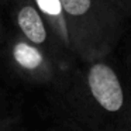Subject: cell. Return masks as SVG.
Returning <instances> with one entry per match:
<instances>
[{
  "mask_svg": "<svg viewBox=\"0 0 131 131\" xmlns=\"http://www.w3.org/2000/svg\"><path fill=\"white\" fill-rule=\"evenodd\" d=\"M58 102L61 117L86 131H131V92L104 58L73 69Z\"/></svg>",
  "mask_w": 131,
  "mask_h": 131,
  "instance_id": "6da1fadb",
  "label": "cell"
},
{
  "mask_svg": "<svg viewBox=\"0 0 131 131\" xmlns=\"http://www.w3.org/2000/svg\"><path fill=\"white\" fill-rule=\"evenodd\" d=\"M111 0H62L71 52L85 62L103 59L111 51L118 17Z\"/></svg>",
  "mask_w": 131,
  "mask_h": 131,
  "instance_id": "7a4b0ae2",
  "label": "cell"
},
{
  "mask_svg": "<svg viewBox=\"0 0 131 131\" xmlns=\"http://www.w3.org/2000/svg\"><path fill=\"white\" fill-rule=\"evenodd\" d=\"M6 59L16 75L28 83L54 86L57 92L65 85L66 73L44 49L21 34L13 35L6 44Z\"/></svg>",
  "mask_w": 131,
  "mask_h": 131,
  "instance_id": "3957f363",
  "label": "cell"
},
{
  "mask_svg": "<svg viewBox=\"0 0 131 131\" xmlns=\"http://www.w3.org/2000/svg\"><path fill=\"white\" fill-rule=\"evenodd\" d=\"M13 21L18 34L47 52L66 73H71V52L66 51L32 0H12Z\"/></svg>",
  "mask_w": 131,
  "mask_h": 131,
  "instance_id": "277c9868",
  "label": "cell"
},
{
  "mask_svg": "<svg viewBox=\"0 0 131 131\" xmlns=\"http://www.w3.org/2000/svg\"><path fill=\"white\" fill-rule=\"evenodd\" d=\"M32 3L37 6V9L41 12V14L48 21L51 30L57 35L59 42L62 44V47L66 51L71 52L69 35H68V28H66L62 0H32Z\"/></svg>",
  "mask_w": 131,
  "mask_h": 131,
  "instance_id": "5b68a950",
  "label": "cell"
},
{
  "mask_svg": "<svg viewBox=\"0 0 131 131\" xmlns=\"http://www.w3.org/2000/svg\"><path fill=\"white\" fill-rule=\"evenodd\" d=\"M47 131H86V130H83L82 127H79L78 124H75L73 121L65 118V117H59V120L55 124H52Z\"/></svg>",
  "mask_w": 131,
  "mask_h": 131,
  "instance_id": "8992f818",
  "label": "cell"
},
{
  "mask_svg": "<svg viewBox=\"0 0 131 131\" xmlns=\"http://www.w3.org/2000/svg\"><path fill=\"white\" fill-rule=\"evenodd\" d=\"M18 116H12L7 118H2L0 120V131H17V125H18Z\"/></svg>",
  "mask_w": 131,
  "mask_h": 131,
  "instance_id": "52a82bcc",
  "label": "cell"
},
{
  "mask_svg": "<svg viewBox=\"0 0 131 131\" xmlns=\"http://www.w3.org/2000/svg\"><path fill=\"white\" fill-rule=\"evenodd\" d=\"M12 116H16L10 111V107L7 104L6 100H3V97L0 96V120L2 118H7V117H12Z\"/></svg>",
  "mask_w": 131,
  "mask_h": 131,
  "instance_id": "ba28073f",
  "label": "cell"
},
{
  "mask_svg": "<svg viewBox=\"0 0 131 131\" xmlns=\"http://www.w3.org/2000/svg\"><path fill=\"white\" fill-rule=\"evenodd\" d=\"M3 38V23H2V18H0V40Z\"/></svg>",
  "mask_w": 131,
  "mask_h": 131,
  "instance_id": "9c48e42d",
  "label": "cell"
},
{
  "mask_svg": "<svg viewBox=\"0 0 131 131\" xmlns=\"http://www.w3.org/2000/svg\"><path fill=\"white\" fill-rule=\"evenodd\" d=\"M17 131H27V130H24V128H17Z\"/></svg>",
  "mask_w": 131,
  "mask_h": 131,
  "instance_id": "30bf717a",
  "label": "cell"
},
{
  "mask_svg": "<svg viewBox=\"0 0 131 131\" xmlns=\"http://www.w3.org/2000/svg\"><path fill=\"white\" fill-rule=\"evenodd\" d=\"M111 2H118V0H111Z\"/></svg>",
  "mask_w": 131,
  "mask_h": 131,
  "instance_id": "8fae6325",
  "label": "cell"
},
{
  "mask_svg": "<svg viewBox=\"0 0 131 131\" xmlns=\"http://www.w3.org/2000/svg\"><path fill=\"white\" fill-rule=\"evenodd\" d=\"M0 2H4V0H0Z\"/></svg>",
  "mask_w": 131,
  "mask_h": 131,
  "instance_id": "7c38bea8",
  "label": "cell"
}]
</instances>
